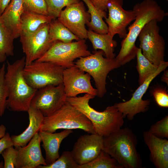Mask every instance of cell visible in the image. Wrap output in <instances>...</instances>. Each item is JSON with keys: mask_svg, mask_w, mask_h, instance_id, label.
I'll return each mask as SVG.
<instances>
[{"mask_svg": "<svg viewBox=\"0 0 168 168\" xmlns=\"http://www.w3.org/2000/svg\"><path fill=\"white\" fill-rule=\"evenodd\" d=\"M1 154L4 160V168H17L16 151L13 146L5 149Z\"/></svg>", "mask_w": 168, "mask_h": 168, "instance_id": "cell-34", "label": "cell"}, {"mask_svg": "<svg viewBox=\"0 0 168 168\" xmlns=\"http://www.w3.org/2000/svg\"><path fill=\"white\" fill-rule=\"evenodd\" d=\"M49 15L57 18L64 7L78 2L80 0H45Z\"/></svg>", "mask_w": 168, "mask_h": 168, "instance_id": "cell-30", "label": "cell"}, {"mask_svg": "<svg viewBox=\"0 0 168 168\" xmlns=\"http://www.w3.org/2000/svg\"><path fill=\"white\" fill-rule=\"evenodd\" d=\"M78 168H124L114 158L102 150L94 159Z\"/></svg>", "mask_w": 168, "mask_h": 168, "instance_id": "cell-28", "label": "cell"}, {"mask_svg": "<svg viewBox=\"0 0 168 168\" xmlns=\"http://www.w3.org/2000/svg\"><path fill=\"white\" fill-rule=\"evenodd\" d=\"M136 14L135 21L128 27L126 36L122 40L120 51L115 58L121 66L130 62L136 57L138 48L135 42L142 29L152 20L161 22L167 13L155 0H144L133 6Z\"/></svg>", "mask_w": 168, "mask_h": 168, "instance_id": "cell-1", "label": "cell"}, {"mask_svg": "<svg viewBox=\"0 0 168 168\" xmlns=\"http://www.w3.org/2000/svg\"><path fill=\"white\" fill-rule=\"evenodd\" d=\"M11 146H14L13 143L11 136L7 132L0 139V154L5 149Z\"/></svg>", "mask_w": 168, "mask_h": 168, "instance_id": "cell-37", "label": "cell"}, {"mask_svg": "<svg viewBox=\"0 0 168 168\" xmlns=\"http://www.w3.org/2000/svg\"><path fill=\"white\" fill-rule=\"evenodd\" d=\"M165 72L161 78V80L168 85V72L167 71Z\"/></svg>", "mask_w": 168, "mask_h": 168, "instance_id": "cell-40", "label": "cell"}, {"mask_svg": "<svg viewBox=\"0 0 168 168\" xmlns=\"http://www.w3.org/2000/svg\"><path fill=\"white\" fill-rule=\"evenodd\" d=\"M49 23L43 24L30 35L21 34L20 41L25 55L26 66L41 57L53 44L49 39Z\"/></svg>", "mask_w": 168, "mask_h": 168, "instance_id": "cell-12", "label": "cell"}, {"mask_svg": "<svg viewBox=\"0 0 168 168\" xmlns=\"http://www.w3.org/2000/svg\"><path fill=\"white\" fill-rule=\"evenodd\" d=\"M91 54L85 39L67 43L57 41L44 55L35 61L49 62L65 68L73 66L74 61L77 58Z\"/></svg>", "mask_w": 168, "mask_h": 168, "instance_id": "cell-7", "label": "cell"}, {"mask_svg": "<svg viewBox=\"0 0 168 168\" xmlns=\"http://www.w3.org/2000/svg\"><path fill=\"white\" fill-rule=\"evenodd\" d=\"M79 129L95 133L90 121L82 113L66 101L59 109L44 117L40 131L54 133L59 129Z\"/></svg>", "mask_w": 168, "mask_h": 168, "instance_id": "cell-5", "label": "cell"}, {"mask_svg": "<svg viewBox=\"0 0 168 168\" xmlns=\"http://www.w3.org/2000/svg\"><path fill=\"white\" fill-rule=\"evenodd\" d=\"M152 94L159 106L164 108L168 107V94L166 89L156 88L153 90Z\"/></svg>", "mask_w": 168, "mask_h": 168, "instance_id": "cell-35", "label": "cell"}, {"mask_svg": "<svg viewBox=\"0 0 168 168\" xmlns=\"http://www.w3.org/2000/svg\"><path fill=\"white\" fill-rule=\"evenodd\" d=\"M104 52L101 50H94L93 54L85 57H81L74 63L80 69L89 73L93 78L97 96L102 97L107 91L106 79L109 72L120 66L115 58L109 59L103 57Z\"/></svg>", "mask_w": 168, "mask_h": 168, "instance_id": "cell-6", "label": "cell"}, {"mask_svg": "<svg viewBox=\"0 0 168 168\" xmlns=\"http://www.w3.org/2000/svg\"><path fill=\"white\" fill-rule=\"evenodd\" d=\"M14 40L0 16V63L5 62L7 57L13 55Z\"/></svg>", "mask_w": 168, "mask_h": 168, "instance_id": "cell-25", "label": "cell"}, {"mask_svg": "<svg viewBox=\"0 0 168 168\" xmlns=\"http://www.w3.org/2000/svg\"><path fill=\"white\" fill-rule=\"evenodd\" d=\"M136 57V67L139 75L138 83L140 85L157 71L159 65L156 66L150 62L143 55L140 48H138Z\"/></svg>", "mask_w": 168, "mask_h": 168, "instance_id": "cell-27", "label": "cell"}, {"mask_svg": "<svg viewBox=\"0 0 168 168\" xmlns=\"http://www.w3.org/2000/svg\"><path fill=\"white\" fill-rule=\"evenodd\" d=\"M64 68L50 62L35 61L25 66L23 75L30 86L38 89L62 83Z\"/></svg>", "mask_w": 168, "mask_h": 168, "instance_id": "cell-8", "label": "cell"}, {"mask_svg": "<svg viewBox=\"0 0 168 168\" xmlns=\"http://www.w3.org/2000/svg\"><path fill=\"white\" fill-rule=\"evenodd\" d=\"M23 5L25 10L49 15L45 0H23Z\"/></svg>", "mask_w": 168, "mask_h": 168, "instance_id": "cell-32", "label": "cell"}, {"mask_svg": "<svg viewBox=\"0 0 168 168\" xmlns=\"http://www.w3.org/2000/svg\"><path fill=\"white\" fill-rule=\"evenodd\" d=\"M24 10L23 0H11L0 16L14 39L20 37L21 33V19Z\"/></svg>", "mask_w": 168, "mask_h": 168, "instance_id": "cell-20", "label": "cell"}, {"mask_svg": "<svg viewBox=\"0 0 168 168\" xmlns=\"http://www.w3.org/2000/svg\"><path fill=\"white\" fill-rule=\"evenodd\" d=\"M54 19L49 15L24 10L21 19V34L25 35L32 34L43 24L49 23Z\"/></svg>", "mask_w": 168, "mask_h": 168, "instance_id": "cell-22", "label": "cell"}, {"mask_svg": "<svg viewBox=\"0 0 168 168\" xmlns=\"http://www.w3.org/2000/svg\"><path fill=\"white\" fill-rule=\"evenodd\" d=\"M5 63H4L0 68V117L4 114L7 105L8 91L5 79Z\"/></svg>", "mask_w": 168, "mask_h": 168, "instance_id": "cell-31", "label": "cell"}, {"mask_svg": "<svg viewBox=\"0 0 168 168\" xmlns=\"http://www.w3.org/2000/svg\"><path fill=\"white\" fill-rule=\"evenodd\" d=\"M138 141L132 130L121 128L104 137L103 150L124 168H141L142 161L136 149Z\"/></svg>", "mask_w": 168, "mask_h": 168, "instance_id": "cell-4", "label": "cell"}, {"mask_svg": "<svg viewBox=\"0 0 168 168\" xmlns=\"http://www.w3.org/2000/svg\"><path fill=\"white\" fill-rule=\"evenodd\" d=\"M95 96L85 94L83 96L66 97V101L84 114L91 123L95 133L104 137L121 128L124 123L122 114L114 105L103 111L96 110L89 101Z\"/></svg>", "mask_w": 168, "mask_h": 168, "instance_id": "cell-3", "label": "cell"}, {"mask_svg": "<svg viewBox=\"0 0 168 168\" xmlns=\"http://www.w3.org/2000/svg\"><path fill=\"white\" fill-rule=\"evenodd\" d=\"M158 22L152 20L145 25L138 35L140 48L150 62L158 66L164 61L165 42L160 34Z\"/></svg>", "mask_w": 168, "mask_h": 168, "instance_id": "cell-9", "label": "cell"}, {"mask_svg": "<svg viewBox=\"0 0 168 168\" xmlns=\"http://www.w3.org/2000/svg\"><path fill=\"white\" fill-rule=\"evenodd\" d=\"M97 9L103 18L107 17L106 5L108 0H90Z\"/></svg>", "mask_w": 168, "mask_h": 168, "instance_id": "cell-36", "label": "cell"}, {"mask_svg": "<svg viewBox=\"0 0 168 168\" xmlns=\"http://www.w3.org/2000/svg\"><path fill=\"white\" fill-rule=\"evenodd\" d=\"M29 124L27 128L21 133L11 136L15 147L26 146L34 135L40 131L44 117L36 109L30 107L27 111Z\"/></svg>", "mask_w": 168, "mask_h": 168, "instance_id": "cell-21", "label": "cell"}, {"mask_svg": "<svg viewBox=\"0 0 168 168\" xmlns=\"http://www.w3.org/2000/svg\"><path fill=\"white\" fill-rule=\"evenodd\" d=\"M25 57L11 63L7 62L5 75L8 91L7 108L13 111H27L37 89L30 86L23 75Z\"/></svg>", "mask_w": 168, "mask_h": 168, "instance_id": "cell-2", "label": "cell"}, {"mask_svg": "<svg viewBox=\"0 0 168 168\" xmlns=\"http://www.w3.org/2000/svg\"><path fill=\"white\" fill-rule=\"evenodd\" d=\"M123 0H108L106 5L108 16L105 19L107 24V34L113 38L118 34L121 38H124L128 32L127 27L135 20L134 10H126L123 7Z\"/></svg>", "mask_w": 168, "mask_h": 168, "instance_id": "cell-13", "label": "cell"}, {"mask_svg": "<svg viewBox=\"0 0 168 168\" xmlns=\"http://www.w3.org/2000/svg\"><path fill=\"white\" fill-rule=\"evenodd\" d=\"M82 0L87 6L90 15V20L86 24L89 30L98 34H107L108 26L96 8L90 0Z\"/></svg>", "mask_w": 168, "mask_h": 168, "instance_id": "cell-26", "label": "cell"}, {"mask_svg": "<svg viewBox=\"0 0 168 168\" xmlns=\"http://www.w3.org/2000/svg\"><path fill=\"white\" fill-rule=\"evenodd\" d=\"M85 72L75 65L64 68L63 83L67 97H74L83 93L97 96V90L93 87L91 82V75Z\"/></svg>", "mask_w": 168, "mask_h": 168, "instance_id": "cell-15", "label": "cell"}, {"mask_svg": "<svg viewBox=\"0 0 168 168\" xmlns=\"http://www.w3.org/2000/svg\"><path fill=\"white\" fill-rule=\"evenodd\" d=\"M168 66V62L164 61L161 62L157 71L140 85L132 94V97L129 100L115 103L114 105L122 114L124 118L127 117L128 120H132L137 114L144 113L148 110L150 100L149 99L143 100L142 97L152 80Z\"/></svg>", "mask_w": 168, "mask_h": 168, "instance_id": "cell-11", "label": "cell"}, {"mask_svg": "<svg viewBox=\"0 0 168 168\" xmlns=\"http://www.w3.org/2000/svg\"><path fill=\"white\" fill-rule=\"evenodd\" d=\"M87 38L92 44L94 50H102L105 57L109 59L115 58L114 52L117 45V41L107 33L100 34L90 30H87Z\"/></svg>", "mask_w": 168, "mask_h": 168, "instance_id": "cell-23", "label": "cell"}, {"mask_svg": "<svg viewBox=\"0 0 168 168\" xmlns=\"http://www.w3.org/2000/svg\"><path fill=\"white\" fill-rule=\"evenodd\" d=\"M160 138H168V116L166 115L160 120L151 125L148 131Z\"/></svg>", "mask_w": 168, "mask_h": 168, "instance_id": "cell-33", "label": "cell"}, {"mask_svg": "<svg viewBox=\"0 0 168 168\" xmlns=\"http://www.w3.org/2000/svg\"><path fill=\"white\" fill-rule=\"evenodd\" d=\"M11 0H0V16L2 14Z\"/></svg>", "mask_w": 168, "mask_h": 168, "instance_id": "cell-38", "label": "cell"}, {"mask_svg": "<svg viewBox=\"0 0 168 168\" xmlns=\"http://www.w3.org/2000/svg\"><path fill=\"white\" fill-rule=\"evenodd\" d=\"M72 132L71 129H67L58 133L39 131L42 146L45 151L47 165L51 164L59 157V150L62 141Z\"/></svg>", "mask_w": 168, "mask_h": 168, "instance_id": "cell-19", "label": "cell"}, {"mask_svg": "<svg viewBox=\"0 0 168 168\" xmlns=\"http://www.w3.org/2000/svg\"><path fill=\"white\" fill-rule=\"evenodd\" d=\"M63 83L50 85L37 89L30 107L38 110L44 117L52 114L66 102Z\"/></svg>", "mask_w": 168, "mask_h": 168, "instance_id": "cell-10", "label": "cell"}, {"mask_svg": "<svg viewBox=\"0 0 168 168\" xmlns=\"http://www.w3.org/2000/svg\"><path fill=\"white\" fill-rule=\"evenodd\" d=\"M71 152L64 151L53 163L46 166L40 165L37 168H78Z\"/></svg>", "mask_w": 168, "mask_h": 168, "instance_id": "cell-29", "label": "cell"}, {"mask_svg": "<svg viewBox=\"0 0 168 168\" xmlns=\"http://www.w3.org/2000/svg\"><path fill=\"white\" fill-rule=\"evenodd\" d=\"M144 142L150 152L152 162L156 168H168V141L144 132Z\"/></svg>", "mask_w": 168, "mask_h": 168, "instance_id": "cell-18", "label": "cell"}, {"mask_svg": "<svg viewBox=\"0 0 168 168\" xmlns=\"http://www.w3.org/2000/svg\"><path fill=\"white\" fill-rule=\"evenodd\" d=\"M104 137L96 133L80 136L71 152L77 164L83 165L96 158L103 149Z\"/></svg>", "mask_w": 168, "mask_h": 168, "instance_id": "cell-16", "label": "cell"}, {"mask_svg": "<svg viewBox=\"0 0 168 168\" xmlns=\"http://www.w3.org/2000/svg\"><path fill=\"white\" fill-rule=\"evenodd\" d=\"M6 128L3 125H0V139L2 138L6 133Z\"/></svg>", "mask_w": 168, "mask_h": 168, "instance_id": "cell-39", "label": "cell"}, {"mask_svg": "<svg viewBox=\"0 0 168 168\" xmlns=\"http://www.w3.org/2000/svg\"><path fill=\"white\" fill-rule=\"evenodd\" d=\"M49 24V39L51 43H53L57 41L67 43L73 40H80L57 18L53 19Z\"/></svg>", "mask_w": 168, "mask_h": 168, "instance_id": "cell-24", "label": "cell"}, {"mask_svg": "<svg viewBox=\"0 0 168 168\" xmlns=\"http://www.w3.org/2000/svg\"><path fill=\"white\" fill-rule=\"evenodd\" d=\"M57 19L80 40L87 38L85 25L90 21V15L86 11L82 2L66 7Z\"/></svg>", "mask_w": 168, "mask_h": 168, "instance_id": "cell-14", "label": "cell"}, {"mask_svg": "<svg viewBox=\"0 0 168 168\" xmlns=\"http://www.w3.org/2000/svg\"><path fill=\"white\" fill-rule=\"evenodd\" d=\"M41 142L38 132L28 145L23 147H15L17 153V168H37L40 165H47L42 155Z\"/></svg>", "mask_w": 168, "mask_h": 168, "instance_id": "cell-17", "label": "cell"}]
</instances>
